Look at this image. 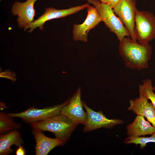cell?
Here are the masks:
<instances>
[{"instance_id":"6da1fadb","label":"cell","mask_w":155,"mask_h":155,"mask_svg":"<svg viewBox=\"0 0 155 155\" xmlns=\"http://www.w3.org/2000/svg\"><path fill=\"white\" fill-rule=\"evenodd\" d=\"M120 42L119 53L127 67L138 71L148 68L152 52L150 44H140L127 36Z\"/></svg>"},{"instance_id":"7a4b0ae2","label":"cell","mask_w":155,"mask_h":155,"mask_svg":"<svg viewBox=\"0 0 155 155\" xmlns=\"http://www.w3.org/2000/svg\"><path fill=\"white\" fill-rule=\"evenodd\" d=\"M78 125L64 115L59 113L45 120L32 124L31 126L32 129L42 131L53 132L56 137L64 145Z\"/></svg>"},{"instance_id":"3957f363","label":"cell","mask_w":155,"mask_h":155,"mask_svg":"<svg viewBox=\"0 0 155 155\" xmlns=\"http://www.w3.org/2000/svg\"><path fill=\"white\" fill-rule=\"evenodd\" d=\"M98 11L106 26L116 35L120 42L126 36H130V33L119 18L115 14L113 9L108 4L102 3L98 0H87Z\"/></svg>"},{"instance_id":"277c9868","label":"cell","mask_w":155,"mask_h":155,"mask_svg":"<svg viewBox=\"0 0 155 155\" xmlns=\"http://www.w3.org/2000/svg\"><path fill=\"white\" fill-rule=\"evenodd\" d=\"M134 30L138 43L149 44L155 38V16L150 11H139L137 9Z\"/></svg>"},{"instance_id":"5b68a950","label":"cell","mask_w":155,"mask_h":155,"mask_svg":"<svg viewBox=\"0 0 155 155\" xmlns=\"http://www.w3.org/2000/svg\"><path fill=\"white\" fill-rule=\"evenodd\" d=\"M69 100V99H68L61 104L42 109L32 107L20 113H9L8 114L10 116L13 117L20 118L26 123L31 124L45 120L60 113L61 108L68 103Z\"/></svg>"},{"instance_id":"8992f818","label":"cell","mask_w":155,"mask_h":155,"mask_svg":"<svg viewBox=\"0 0 155 155\" xmlns=\"http://www.w3.org/2000/svg\"><path fill=\"white\" fill-rule=\"evenodd\" d=\"M136 4V0H121L113 10L129 32L131 39L137 42L134 30Z\"/></svg>"},{"instance_id":"52a82bcc","label":"cell","mask_w":155,"mask_h":155,"mask_svg":"<svg viewBox=\"0 0 155 155\" xmlns=\"http://www.w3.org/2000/svg\"><path fill=\"white\" fill-rule=\"evenodd\" d=\"M83 103L87 115V120L83 128L84 132H89L101 128H112L117 125L124 123V122L120 119H108L101 111H95L84 102Z\"/></svg>"},{"instance_id":"ba28073f","label":"cell","mask_w":155,"mask_h":155,"mask_svg":"<svg viewBox=\"0 0 155 155\" xmlns=\"http://www.w3.org/2000/svg\"><path fill=\"white\" fill-rule=\"evenodd\" d=\"M87 8L88 14L84 22L81 24L73 25L72 33L74 40L87 42L90 31L102 21L100 15L94 7L89 5Z\"/></svg>"},{"instance_id":"9c48e42d","label":"cell","mask_w":155,"mask_h":155,"mask_svg":"<svg viewBox=\"0 0 155 155\" xmlns=\"http://www.w3.org/2000/svg\"><path fill=\"white\" fill-rule=\"evenodd\" d=\"M81 100V90L78 89L68 103L61 108L60 113L63 114L77 124L84 125L87 117L86 112L83 108Z\"/></svg>"},{"instance_id":"30bf717a","label":"cell","mask_w":155,"mask_h":155,"mask_svg":"<svg viewBox=\"0 0 155 155\" xmlns=\"http://www.w3.org/2000/svg\"><path fill=\"white\" fill-rule=\"evenodd\" d=\"M89 5L88 3L62 9H58L52 7L46 8L44 13L30 24L28 28V29L30 28L28 32H32L37 27H39L40 30H42L43 29L44 25L47 21L54 19L64 18L73 14L87 8Z\"/></svg>"},{"instance_id":"8fae6325","label":"cell","mask_w":155,"mask_h":155,"mask_svg":"<svg viewBox=\"0 0 155 155\" xmlns=\"http://www.w3.org/2000/svg\"><path fill=\"white\" fill-rule=\"evenodd\" d=\"M38 0H27L24 2H15L11 7L12 14L18 15L17 22L18 26L26 30L30 24L34 21L35 10L34 5Z\"/></svg>"},{"instance_id":"7c38bea8","label":"cell","mask_w":155,"mask_h":155,"mask_svg":"<svg viewBox=\"0 0 155 155\" xmlns=\"http://www.w3.org/2000/svg\"><path fill=\"white\" fill-rule=\"evenodd\" d=\"M128 111L146 117L155 128V109L151 102L144 94L139 93V96L129 101Z\"/></svg>"},{"instance_id":"4fadbf2b","label":"cell","mask_w":155,"mask_h":155,"mask_svg":"<svg viewBox=\"0 0 155 155\" xmlns=\"http://www.w3.org/2000/svg\"><path fill=\"white\" fill-rule=\"evenodd\" d=\"M32 133L36 143L35 153L36 155H47L55 148L64 145L58 139L47 137L39 129H33Z\"/></svg>"},{"instance_id":"5bb4252c","label":"cell","mask_w":155,"mask_h":155,"mask_svg":"<svg viewBox=\"0 0 155 155\" xmlns=\"http://www.w3.org/2000/svg\"><path fill=\"white\" fill-rule=\"evenodd\" d=\"M127 137L125 140L147 135H151L155 132V128L142 116L137 115L133 122L126 127Z\"/></svg>"},{"instance_id":"9a60e30c","label":"cell","mask_w":155,"mask_h":155,"mask_svg":"<svg viewBox=\"0 0 155 155\" xmlns=\"http://www.w3.org/2000/svg\"><path fill=\"white\" fill-rule=\"evenodd\" d=\"M24 143L21 134L17 130L0 134V155H7L11 153L13 151V150L11 148L12 146H18Z\"/></svg>"},{"instance_id":"2e32d148","label":"cell","mask_w":155,"mask_h":155,"mask_svg":"<svg viewBox=\"0 0 155 155\" xmlns=\"http://www.w3.org/2000/svg\"><path fill=\"white\" fill-rule=\"evenodd\" d=\"M13 118L10 116L8 113L0 111V134H6L12 131L18 130L20 128L21 124L15 122Z\"/></svg>"},{"instance_id":"e0dca14e","label":"cell","mask_w":155,"mask_h":155,"mask_svg":"<svg viewBox=\"0 0 155 155\" xmlns=\"http://www.w3.org/2000/svg\"><path fill=\"white\" fill-rule=\"evenodd\" d=\"M138 90L139 93L144 94L151 101L155 109V94L152 80L150 79L142 80V83L139 86Z\"/></svg>"},{"instance_id":"ac0fdd59","label":"cell","mask_w":155,"mask_h":155,"mask_svg":"<svg viewBox=\"0 0 155 155\" xmlns=\"http://www.w3.org/2000/svg\"><path fill=\"white\" fill-rule=\"evenodd\" d=\"M150 142L155 143V132L149 137H138L125 140L124 143L127 144H133L136 145H139L141 149L144 148L146 144Z\"/></svg>"},{"instance_id":"d6986e66","label":"cell","mask_w":155,"mask_h":155,"mask_svg":"<svg viewBox=\"0 0 155 155\" xmlns=\"http://www.w3.org/2000/svg\"><path fill=\"white\" fill-rule=\"evenodd\" d=\"M18 147L16 151V155H25L26 154V151L22 145L19 146Z\"/></svg>"},{"instance_id":"ffe728a7","label":"cell","mask_w":155,"mask_h":155,"mask_svg":"<svg viewBox=\"0 0 155 155\" xmlns=\"http://www.w3.org/2000/svg\"><path fill=\"white\" fill-rule=\"evenodd\" d=\"M121 0H110L108 4L113 9L115 7Z\"/></svg>"},{"instance_id":"44dd1931","label":"cell","mask_w":155,"mask_h":155,"mask_svg":"<svg viewBox=\"0 0 155 155\" xmlns=\"http://www.w3.org/2000/svg\"><path fill=\"white\" fill-rule=\"evenodd\" d=\"M102 3L108 4L110 0H98Z\"/></svg>"},{"instance_id":"7402d4cb","label":"cell","mask_w":155,"mask_h":155,"mask_svg":"<svg viewBox=\"0 0 155 155\" xmlns=\"http://www.w3.org/2000/svg\"><path fill=\"white\" fill-rule=\"evenodd\" d=\"M153 90L154 92L155 93V84L154 86H153Z\"/></svg>"},{"instance_id":"603a6c76","label":"cell","mask_w":155,"mask_h":155,"mask_svg":"<svg viewBox=\"0 0 155 155\" xmlns=\"http://www.w3.org/2000/svg\"><path fill=\"white\" fill-rule=\"evenodd\" d=\"M2 0H0V1H1Z\"/></svg>"}]
</instances>
